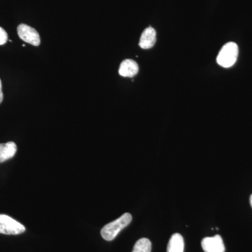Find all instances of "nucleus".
Here are the masks:
<instances>
[{
    "mask_svg": "<svg viewBox=\"0 0 252 252\" xmlns=\"http://www.w3.org/2000/svg\"><path fill=\"white\" fill-rule=\"evenodd\" d=\"M132 221V216L130 213H125L119 219L104 225L101 230V235L107 241L114 240L118 234Z\"/></svg>",
    "mask_w": 252,
    "mask_h": 252,
    "instance_id": "obj_1",
    "label": "nucleus"
},
{
    "mask_svg": "<svg viewBox=\"0 0 252 252\" xmlns=\"http://www.w3.org/2000/svg\"><path fill=\"white\" fill-rule=\"evenodd\" d=\"M238 56V46L234 42H228L220 49L217 62L221 67H232L236 62Z\"/></svg>",
    "mask_w": 252,
    "mask_h": 252,
    "instance_id": "obj_2",
    "label": "nucleus"
},
{
    "mask_svg": "<svg viewBox=\"0 0 252 252\" xmlns=\"http://www.w3.org/2000/svg\"><path fill=\"white\" fill-rule=\"evenodd\" d=\"M26 231L24 225L7 215H0V233L19 235Z\"/></svg>",
    "mask_w": 252,
    "mask_h": 252,
    "instance_id": "obj_3",
    "label": "nucleus"
},
{
    "mask_svg": "<svg viewBox=\"0 0 252 252\" xmlns=\"http://www.w3.org/2000/svg\"><path fill=\"white\" fill-rule=\"evenodd\" d=\"M18 36L23 41H26L31 45L38 46L40 44V36L39 33L31 26L26 24H21L18 26Z\"/></svg>",
    "mask_w": 252,
    "mask_h": 252,
    "instance_id": "obj_4",
    "label": "nucleus"
},
{
    "mask_svg": "<svg viewBox=\"0 0 252 252\" xmlns=\"http://www.w3.org/2000/svg\"><path fill=\"white\" fill-rule=\"evenodd\" d=\"M202 248L205 252H224L225 246L220 235L204 238L201 242Z\"/></svg>",
    "mask_w": 252,
    "mask_h": 252,
    "instance_id": "obj_5",
    "label": "nucleus"
},
{
    "mask_svg": "<svg viewBox=\"0 0 252 252\" xmlns=\"http://www.w3.org/2000/svg\"><path fill=\"white\" fill-rule=\"evenodd\" d=\"M157 41V32L153 28L149 27L144 30L141 35L139 45L143 49H149L153 47Z\"/></svg>",
    "mask_w": 252,
    "mask_h": 252,
    "instance_id": "obj_6",
    "label": "nucleus"
},
{
    "mask_svg": "<svg viewBox=\"0 0 252 252\" xmlns=\"http://www.w3.org/2000/svg\"><path fill=\"white\" fill-rule=\"evenodd\" d=\"M139 67L137 63L132 60L127 59L121 63L119 74L124 77H133L138 73Z\"/></svg>",
    "mask_w": 252,
    "mask_h": 252,
    "instance_id": "obj_7",
    "label": "nucleus"
},
{
    "mask_svg": "<svg viewBox=\"0 0 252 252\" xmlns=\"http://www.w3.org/2000/svg\"><path fill=\"white\" fill-rule=\"evenodd\" d=\"M17 152V146L14 142L0 144V162L6 161L14 157Z\"/></svg>",
    "mask_w": 252,
    "mask_h": 252,
    "instance_id": "obj_8",
    "label": "nucleus"
},
{
    "mask_svg": "<svg viewBox=\"0 0 252 252\" xmlns=\"http://www.w3.org/2000/svg\"><path fill=\"white\" fill-rule=\"evenodd\" d=\"M185 241L183 237L179 233L172 235L167 245V252H184Z\"/></svg>",
    "mask_w": 252,
    "mask_h": 252,
    "instance_id": "obj_9",
    "label": "nucleus"
},
{
    "mask_svg": "<svg viewBox=\"0 0 252 252\" xmlns=\"http://www.w3.org/2000/svg\"><path fill=\"white\" fill-rule=\"evenodd\" d=\"M152 252V243L147 238H141L134 246L132 252Z\"/></svg>",
    "mask_w": 252,
    "mask_h": 252,
    "instance_id": "obj_10",
    "label": "nucleus"
},
{
    "mask_svg": "<svg viewBox=\"0 0 252 252\" xmlns=\"http://www.w3.org/2000/svg\"><path fill=\"white\" fill-rule=\"evenodd\" d=\"M8 41V34L6 32L0 27V46L4 45Z\"/></svg>",
    "mask_w": 252,
    "mask_h": 252,
    "instance_id": "obj_11",
    "label": "nucleus"
},
{
    "mask_svg": "<svg viewBox=\"0 0 252 252\" xmlns=\"http://www.w3.org/2000/svg\"><path fill=\"white\" fill-rule=\"evenodd\" d=\"M3 97H4V95H3L2 93V85H1V81L0 79V104L2 102Z\"/></svg>",
    "mask_w": 252,
    "mask_h": 252,
    "instance_id": "obj_12",
    "label": "nucleus"
},
{
    "mask_svg": "<svg viewBox=\"0 0 252 252\" xmlns=\"http://www.w3.org/2000/svg\"><path fill=\"white\" fill-rule=\"evenodd\" d=\"M250 204H251L252 207V195H251V197H250Z\"/></svg>",
    "mask_w": 252,
    "mask_h": 252,
    "instance_id": "obj_13",
    "label": "nucleus"
}]
</instances>
